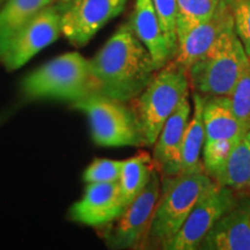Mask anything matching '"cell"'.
I'll return each mask as SVG.
<instances>
[{"label":"cell","instance_id":"1","mask_svg":"<svg viewBox=\"0 0 250 250\" xmlns=\"http://www.w3.org/2000/svg\"><path fill=\"white\" fill-rule=\"evenodd\" d=\"M89 62L99 94L126 103L145 89L158 71L130 23L122 24Z\"/></svg>","mask_w":250,"mask_h":250},{"label":"cell","instance_id":"2","mask_svg":"<svg viewBox=\"0 0 250 250\" xmlns=\"http://www.w3.org/2000/svg\"><path fill=\"white\" fill-rule=\"evenodd\" d=\"M205 171L162 177L161 191L143 249H167L192 208L217 186Z\"/></svg>","mask_w":250,"mask_h":250},{"label":"cell","instance_id":"3","mask_svg":"<svg viewBox=\"0 0 250 250\" xmlns=\"http://www.w3.org/2000/svg\"><path fill=\"white\" fill-rule=\"evenodd\" d=\"M249 65L250 59L233 22L208 52L188 68L189 86L203 96H229Z\"/></svg>","mask_w":250,"mask_h":250},{"label":"cell","instance_id":"4","mask_svg":"<svg viewBox=\"0 0 250 250\" xmlns=\"http://www.w3.org/2000/svg\"><path fill=\"white\" fill-rule=\"evenodd\" d=\"M27 99H55L77 102L99 93L90 62L79 52L58 56L28 74L22 81Z\"/></svg>","mask_w":250,"mask_h":250},{"label":"cell","instance_id":"5","mask_svg":"<svg viewBox=\"0 0 250 250\" xmlns=\"http://www.w3.org/2000/svg\"><path fill=\"white\" fill-rule=\"evenodd\" d=\"M189 88L187 70L171 59L156 71L145 89L131 101L145 146L154 145L166 121L189 95Z\"/></svg>","mask_w":250,"mask_h":250},{"label":"cell","instance_id":"6","mask_svg":"<svg viewBox=\"0 0 250 250\" xmlns=\"http://www.w3.org/2000/svg\"><path fill=\"white\" fill-rule=\"evenodd\" d=\"M88 118L94 143L103 147L145 146L136 112L126 102L95 93L73 103Z\"/></svg>","mask_w":250,"mask_h":250},{"label":"cell","instance_id":"7","mask_svg":"<svg viewBox=\"0 0 250 250\" xmlns=\"http://www.w3.org/2000/svg\"><path fill=\"white\" fill-rule=\"evenodd\" d=\"M161 191V180L154 170L142 192L125 208L120 217L102 227V236L110 249L142 248L151 225L153 213Z\"/></svg>","mask_w":250,"mask_h":250},{"label":"cell","instance_id":"8","mask_svg":"<svg viewBox=\"0 0 250 250\" xmlns=\"http://www.w3.org/2000/svg\"><path fill=\"white\" fill-rule=\"evenodd\" d=\"M62 4L49 5L19 29L0 56L8 71L22 67L62 34Z\"/></svg>","mask_w":250,"mask_h":250},{"label":"cell","instance_id":"9","mask_svg":"<svg viewBox=\"0 0 250 250\" xmlns=\"http://www.w3.org/2000/svg\"><path fill=\"white\" fill-rule=\"evenodd\" d=\"M127 0H71L62 2V34L72 45L85 46L124 11Z\"/></svg>","mask_w":250,"mask_h":250},{"label":"cell","instance_id":"10","mask_svg":"<svg viewBox=\"0 0 250 250\" xmlns=\"http://www.w3.org/2000/svg\"><path fill=\"white\" fill-rule=\"evenodd\" d=\"M239 193L240 191L220 184L212 188L192 208L179 233L168 245L167 250L199 249L206 234L235 204Z\"/></svg>","mask_w":250,"mask_h":250},{"label":"cell","instance_id":"11","mask_svg":"<svg viewBox=\"0 0 250 250\" xmlns=\"http://www.w3.org/2000/svg\"><path fill=\"white\" fill-rule=\"evenodd\" d=\"M125 208L118 182L88 183L83 198L70 208V218L86 226L102 228L116 220Z\"/></svg>","mask_w":250,"mask_h":250},{"label":"cell","instance_id":"12","mask_svg":"<svg viewBox=\"0 0 250 250\" xmlns=\"http://www.w3.org/2000/svg\"><path fill=\"white\" fill-rule=\"evenodd\" d=\"M203 250H250V195L240 191L237 201L221 217L199 246Z\"/></svg>","mask_w":250,"mask_h":250},{"label":"cell","instance_id":"13","mask_svg":"<svg viewBox=\"0 0 250 250\" xmlns=\"http://www.w3.org/2000/svg\"><path fill=\"white\" fill-rule=\"evenodd\" d=\"M190 117L191 104L188 95L166 121L154 143L152 159L155 169L162 177L175 176L181 173V149Z\"/></svg>","mask_w":250,"mask_h":250},{"label":"cell","instance_id":"14","mask_svg":"<svg viewBox=\"0 0 250 250\" xmlns=\"http://www.w3.org/2000/svg\"><path fill=\"white\" fill-rule=\"evenodd\" d=\"M233 22L232 0H220L208 20L197 24L180 37L173 61L188 71L193 62L208 52L226 27Z\"/></svg>","mask_w":250,"mask_h":250},{"label":"cell","instance_id":"15","mask_svg":"<svg viewBox=\"0 0 250 250\" xmlns=\"http://www.w3.org/2000/svg\"><path fill=\"white\" fill-rule=\"evenodd\" d=\"M129 23L134 35L151 54L158 70L174 59L152 0H134L133 12Z\"/></svg>","mask_w":250,"mask_h":250},{"label":"cell","instance_id":"16","mask_svg":"<svg viewBox=\"0 0 250 250\" xmlns=\"http://www.w3.org/2000/svg\"><path fill=\"white\" fill-rule=\"evenodd\" d=\"M205 143L240 142L247 130L237 120L228 96H203Z\"/></svg>","mask_w":250,"mask_h":250},{"label":"cell","instance_id":"17","mask_svg":"<svg viewBox=\"0 0 250 250\" xmlns=\"http://www.w3.org/2000/svg\"><path fill=\"white\" fill-rule=\"evenodd\" d=\"M193 112L188 123L181 149V173H203L204 166L201 159L205 143V127L203 120V95L193 92Z\"/></svg>","mask_w":250,"mask_h":250},{"label":"cell","instance_id":"18","mask_svg":"<svg viewBox=\"0 0 250 250\" xmlns=\"http://www.w3.org/2000/svg\"><path fill=\"white\" fill-rule=\"evenodd\" d=\"M56 0H8L0 9V56L15 33Z\"/></svg>","mask_w":250,"mask_h":250},{"label":"cell","instance_id":"19","mask_svg":"<svg viewBox=\"0 0 250 250\" xmlns=\"http://www.w3.org/2000/svg\"><path fill=\"white\" fill-rule=\"evenodd\" d=\"M154 170V162L148 153L142 152L123 161L118 184L125 206L129 205L147 186Z\"/></svg>","mask_w":250,"mask_h":250},{"label":"cell","instance_id":"20","mask_svg":"<svg viewBox=\"0 0 250 250\" xmlns=\"http://www.w3.org/2000/svg\"><path fill=\"white\" fill-rule=\"evenodd\" d=\"M223 186L235 191H250V129L243 134L228 159Z\"/></svg>","mask_w":250,"mask_h":250},{"label":"cell","instance_id":"21","mask_svg":"<svg viewBox=\"0 0 250 250\" xmlns=\"http://www.w3.org/2000/svg\"><path fill=\"white\" fill-rule=\"evenodd\" d=\"M220 0H177L176 33L177 42L191 28L208 20L217 9Z\"/></svg>","mask_w":250,"mask_h":250},{"label":"cell","instance_id":"22","mask_svg":"<svg viewBox=\"0 0 250 250\" xmlns=\"http://www.w3.org/2000/svg\"><path fill=\"white\" fill-rule=\"evenodd\" d=\"M152 2L156 14H158L164 35L175 57L177 46H179L176 33L177 11H179L177 0H152Z\"/></svg>","mask_w":250,"mask_h":250},{"label":"cell","instance_id":"23","mask_svg":"<svg viewBox=\"0 0 250 250\" xmlns=\"http://www.w3.org/2000/svg\"><path fill=\"white\" fill-rule=\"evenodd\" d=\"M228 98L234 115L248 131L250 129V65L243 72L235 88Z\"/></svg>","mask_w":250,"mask_h":250},{"label":"cell","instance_id":"24","mask_svg":"<svg viewBox=\"0 0 250 250\" xmlns=\"http://www.w3.org/2000/svg\"><path fill=\"white\" fill-rule=\"evenodd\" d=\"M123 161L111 159H95L83 173L86 183L118 182Z\"/></svg>","mask_w":250,"mask_h":250},{"label":"cell","instance_id":"25","mask_svg":"<svg viewBox=\"0 0 250 250\" xmlns=\"http://www.w3.org/2000/svg\"><path fill=\"white\" fill-rule=\"evenodd\" d=\"M234 29L250 59V0H232Z\"/></svg>","mask_w":250,"mask_h":250},{"label":"cell","instance_id":"26","mask_svg":"<svg viewBox=\"0 0 250 250\" xmlns=\"http://www.w3.org/2000/svg\"><path fill=\"white\" fill-rule=\"evenodd\" d=\"M56 1L57 2H68V1H71V0H56Z\"/></svg>","mask_w":250,"mask_h":250},{"label":"cell","instance_id":"27","mask_svg":"<svg viewBox=\"0 0 250 250\" xmlns=\"http://www.w3.org/2000/svg\"><path fill=\"white\" fill-rule=\"evenodd\" d=\"M0 1H1V0H0Z\"/></svg>","mask_w":250,"mask_h":250}]
</instances>
